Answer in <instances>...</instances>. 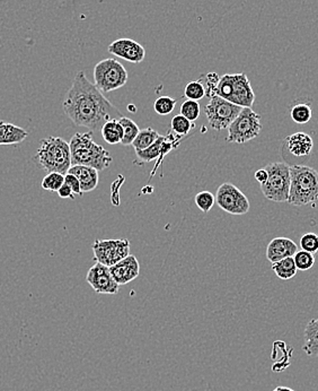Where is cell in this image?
<instances>
[{
	"instance_id": "obj_3",
	"label": "cell",
	"mask_w": 318,
	"mask_h": 391,
	"mask_svg": "<svg viewBox=\"0 0 318 391\" xmlns=\"http://www.w3.org/2000/svg\"><path fill=\"white\" fill-rule=\"evenodd\" d=\"M317 200V171L306 165L290 167V191L288 199L290 205H313Z\"/></svg>"
},
{
	"instance_id": "obj_32",
	"label": "cell",
	"mask_w": 318,
	"mask_h": 391,
	"mask_svg": "<svg viewBox=\"0 0 318 391\" xmlns=\"http://www.w3.org/2000/svg\"><path fill=\"white\" fill-rule=\"evenodd\" d=\"M199 80H201V83L204 84L206 97H209V99L216 97L217 86H218L220 80L219 75L217 73H209L204 76L202 75Z\"/></svg>"
},
{
	"instance_id": "obj_9",
	"label": "cell",
	"mask_w": 318,
	"mask_h": 391,
	"mask_svg": "<svg viewBox=\"0 0 318 391\" xmlns=\"http://www.w3.org/2000/svg\"><path fill=\"white\" fill-rule=\"evenodd\" d=\"M242 106H236L234 103L216 95L211 97L206 106L204 112L211 128L220 132L223 129H228L232 122L242 112Z\"/></svg>"
},
{
	"instance_id": "obj_8",
	"label": "cell",
	"mask_w": 318,
	"mask_h": 391,
	"mask_svg": "<svg viewBox=\"0 0 318 391\" xmlns=\"http://www.w3.org/2000/svg\"><path fill=\"white\" fill-rule=\"evenodd\" d=\"M262 130L261 116L252 108H243L242 112L228 127L227 141L245 144L260 135Z\"/></svg>"
},
{
	"instance_id": "obj_29",
	"label": "cell",
	"mask_w": 318,
	"mask_h": 391,
	"mask_svg": "<svg viewBox=\"0 0 318 391\" xmlns=\"http://www.w3.org/2000/svg\"><path fill=\"white\" fill-rule=\"evenodd\" d=\"M176 103H178V99H172V97H159L155 101L154 109L159 116H167L175 109Z\"/></svg>"
},
{
	"instance_id": "obj_12",
	"label": "cell",
	"mask_w": 318,
	"mask_h": 391,
	"mask_svg": "<svg viewBox=\"0 0 318 391\" xmlns=\"http://www.w3.org/2000/svg\"><path fill=\"white\" fill-rule=\"evenodd\" d=\"M86 282L99 294L115 295L120 291V285L112 277L110 268L102 263H96L89 270L86 276Z\"/></svg>"
},
{
	"instance_id": "obj_18",
	"label": "cell",
	"mask_w": 318,
	"mask_h": 391,
	"mask_svg": "<svg viewBox=\"0 0 318 391\" xmlns=\"http://www.w3.org/2000/svg\"><path fill=\"white\" fill-rule=\"evenodd\" d=\"M169 136H160L153 145L143 151H137L138 158L143 163H149L151 161L162 157L172 150V141H169Z\"/></svg>"
},
{
	"instance_id": "obj_10",
	"label": "cell",
	"mask_w": 318,
	"mask_h": 391,
	"mask_svg": "<svg viewBox=\"0 0 318 391\" xmlns=\"http://www.w3.org/2000/svg\"><path fill=\"white\" fill-rule=\"evenodd\" d=\"M130 241L127 239L119 240H96L93 244L94 259L104 266H113L130 254Z\"/></svg>"
},
{
	"instance_id": "obj_34",
	"label": "cell",
	"mask_w": 318,
	"mask_h": 391,
	"mask_svg": "<svg viewBox=\"0 0 318 391\" xmlns=\"http://www.w3.org/2000/svg\"><path fill=\"white\" fill-rule=\"evenodd\" d=\"M300 248L302 250L308 251L315 254L318 251V235L313 232L306 233L300 239Z\"/></svg>"
},
{
	"instance_id": "obj_25",
	"label": "cell",
	"mask_w": 318,
	"mask_h": 391,
	"mask_svg": "<svg viewBox=\"0 0 318 391\" xmlns=\"http://www.w3.org/2000/svg\"><path fill=\"white\" fill-rule=\"evenodd\" d=\"M290 116L293 121L299 125H305L310 121L313 116V110L307 103H298L293 106Z\"/></svg>"
},
{
	"instance_id": "obj_2",
	"label": "cell",
	"mask_w": 318,
	"mask_h": 391,
	"mask_svg": "<svg viewBox=\"0 0 318 391\" xmlns=\"http://www.w3.org/2000/svg\"><path fill=\"white\" fill-rule=\"evenodd\" d=\"M71 165H85L97 171L108 169L112 164L111 154L93 141V132H77L69 141Z\"/></svg>"
},
{
	"instance_id": "obj_6",
	"label": "cell",
	"mask_w": 318,
	"mask_h": 391,
	"mask_svg": "<svg viewBox=\"0 0 318 391\" xmlns=\"http://www.w3.org/2000/svg\"><path fill=\"white\" fill-rule=\"evenodd\" d=\"M267 180L261 185L265 198L274 202H288L290 191V165L284 162H273L265 167Z\"/></svg>"
},
{
	"instance_id": "obj_14",
	"label": "cell",
	"mask_w": 318,
	"mask_h": 391,
	"mask_svg": "<svg viewBox=\"0 0 318 391\" xmlns=\"http://www.w3.org/2000/svg\"><path fill=\"white\" fill-rule=\"evenodd\" d=\"M110 272L119 285H127V283L132 282L139 276L140 265L136 256L129 254L121 261L110 267Z\"/></svg>"
},
{
	"instance_id": "obj_30",
	"label": "cell",
	"mask_w": 318,
	"mask_h": 391,
	"mask_svg": "<svg viewBox=\"0 0 318 391\" xmlns=\"http://www.w3.org/2000/svg\"><path fill=\"white\" fill-rule=\"evenodd\" d=\"M184 97H188V99H193V101H199V99H204L206 97V90H204V84L201 83L200 80L186 84Z\"/></svg>"
},
{
	"instance_id": "obj_13",
	"label": "cell",
	"mask_w": 318,
	"mask_h": 391,
	"mask_svg": "<svg viewBox=\"0 0 318 391\" xmlns=\"http://www.w3.org/2000/svg\"><path fill=\"white\" fill-rule=\"evenodd\" d=\"M111 55L129 61L132 64H140L146 58V50L140 43L132 39H118L108 47Z\"/></svg>"
},
{
	"instance_id": "obj_17",
	"label": "cell",
	"mask_w": 318,
	"mask_h": 391,
	"mask_svg": "<svg viewBox=\"0 0 318 391\" xmlns=\"http://www.w3.org/2000/svg\"><path fill=\"white\" fill-rule=\"evenodd\" d=\"M68 174L76 176L83 193L95 190L99 186V171L85 165H71Z\"/></svg>"
},
{
	"instance_id": "obj_33",
	"label": "cell",
	"mask_w": 318,
	"mask_h": 391,
	"mask_svg": "<svg viewBox=\"0 0 318 391\" xmlns=\"http://www.w3.org/2000/svg\"><path fill=\"white\" fill-rule=\"evenodd\" d=\"M195 202L197 209L204 213H209L216 202V197L210 191H201L195 196Z\"/></svg>"
},
{
	"instance_id": "obj_37",
	"label": "cell",
	"mask_w": 318,
	"mask_h": 391,
	"mask_svg": "<svg viewBox=\"0 0 318 391\" xmlns=\"http://www.w3.org/2000/svg\"><path fill=\"white\" fill-rule=\"evenodd\" d=\"M255 179L258 181L260 185H263L267 180V171L265 170V167L263 169H260V170L255 172Z\"/></svg>"
},
{
	"instance_id": "obj_4",
	"label": "cell",
	"mask_w": 318,
	"mask_h": 391,
	"mask_svg": "<svg viewBox=\"0 0 318 391\" xmlns=\"http://www.w3.org/2000/svg\"><path fill=\"white\" fill-rule=\"evenodd\" d=\"M36 158L48 174L58 172L66 176L71 167L69 143L60 137L45 138L38 148Z\"/></svg>"
},
{
	"instance_id": "obj_21",
	"label": "cell",
	"mask_w": 318,
	"mask_h": 391,
	"mask_svg": "<svg viewBox=\"0 0 318 391\" xmlns=\"http://www.w3.org/2000/svg\"><path fill=\"white\" fill-rule=\"evenodd\" d=\"M103 139L110 145L121 144L123 139L124 132L123 127L117 119L110 120L103 125L102 129Z\"/></svg>"
},
{
	"instance_id": "obj_26",
	"label": "cell",
	"mask_w": 318,
	"mask_h": 391,
	"mask_svg": "<svg viewBox=\"0 0 318 391\" xmlns=\"http://www.w3.org/2000/svg\"><path fill=\"white\" fill-rule=\"evenodd\" d=\"M64 183V174H58V172H50L42 180L41 186L45 190L57 193Z\"/></svg>"
},
{
	"instance_id": "obj_15",
	"label": "cell",
	"mask_w": 318,
	"mask_h": 391,
	"mask_svg": "<svg viewBox=\"0 0 318 391\" xmlns=\"http://www.w3.org/2000/svg\"><path fill=\"white\" fill-rule=\"evenodd\" d=\"M298 251V246L288 237H274L267 244V258L270 263H277L279 260L293 257Z\"/></svg>"
},
{
	"instance_id": "obj_31",
	"label": "cell",
	"mask_w": 318,
	"mask_h": 391,
	"mask_svg": "<svg viewBox=\"0 0 318 391\" xmlns=\"http://www.w3.org/2000/svg\"><path fill=\"white\" fill-rule=\"evenodd\" d=\"M181 115L190 121H195L200 117L201 108L197 101L193 99H186L181 106Z\"/></svg>"
},
{
	"instance_id": "obj_35",
	"label": "cell",
	"mask_w": 318,
	"mask_h": 391,
	"mask_svg": "<svg viewBox=\"0 0 318 391\" xmlns=\"http://www.w3.org/2000/svg\"><path fill=\"white\" fill-rule=\"evenodd\" d=\"M64 183L68 185V186L71 187V189H73V193L76 196H83V191L80 189V183L77 179L76 176H73V174H67L64 176Z\"/></svg>"
},
{
	"instance_id": "obj_28",
	"label": "cell",
	"mask_w": 318,
	"mask_h": 391,
	"mask_svg": "<svg viewBox=\"0 0 318 391\" xmlns=\"http://www.w3.org/2000/svg\"><path fill=\"white\" fill-rule=\"evenodd\" d=\"M171 127H172V132H175L176 135L185 136L188 135V132L195 128V125L188 119L185 118L182 115H178L172 119Z\"/></svg>"
},
{
	"instance_id": "obj_22",
	"label": "cell",
	"mask_w": 318,
	"mask_h": 391,
	"mask_svg": "<svg viewBox=\"0 0 318 391\" xmlns=\"http://www.w3.org/2000/svg\"><path fill=\"white\" fill-rule=\"evenodd\" d=\"M272 270L279 279H283V281L293 279L298 272L293 257L284 258V259L279 260L277 263H272Z\"/></svg>"
},
{
	"instance_id": "obj_19",
	"label": "cell",
	"mask_w": 318,
	"mask_h": 391,
	"mask_svg": "<svg viewBox=\"0 0 318 391\" xmlns=\"http://www.w3.org/2000/svg\"><path fill=\"white\" fill-rule=\"evenodd\" d=\"M29 132L10 122L0 121V145L19 144L25 141Z\"/></svg>"
},
{
	"instance_id": "obj_24",
	"label": "cell",
	"mask_w": 318,
	"mask_h": 391,
	"mask_svg": "<svg viewBox=\"0 0 318 391\" xmlns=\"http://www.w3.org/2000/svg\"><path fill=\"white\" fill-rule=\"evenodd\" d=\"M119 122L123 127L124 132L121 144L123 146H130L134 143L136 137H137L139 132H140V129H139L137 123L134 120H131V119L127 118V117H121V118L119 119Z\"/></svg>"
},
{
	"instance_id": "obj_36",
	"label": "cell",
	"mask_w": 318,
	"mask_h": 391,
	"mask_svg": "<svg viewBox=\"0 0 318 391\" xmlns=\"http://www.w3.org/2000/svg\"><path fill=\"white\" fill-rule=\"evenodd\" d=\"M57 193L60 198L64 199H75V196H76L73 193V189H71V187L66 185V183L62 185V187H61L60 189L58 190Z\"/></svg>"
},
{
	"instance_id": "obj_38",
	"label": "cell",
	"mask_w": 318,
	"mask_h": 391,
	"mask_svg": "<svg viewBox=\"0 0 318 391\" xmlns=\"http://www.w3.org/2000/svg\"><path fill=\"white\" fill-rule=\"evenodd\" d=\"M273 391H295L291 388H288V387H283V386H279L277 388L274 389Z\"/></svg>"
},
{
	"instance_id": "obj_7",
	"label": "cell",
	"mask_w": 318,
	"mask_h": 391,
	"mask_svg": "<svg viewBox=\"0 0 318 391\" xmlns=\"http://www.w3.org/2000/svg\"><path fill=\"white\" fill-rule=\"evenodd\" d=\"M94 85L103 94L119 90L127 84V71L120 61L103 59L94 68Z\"/></svg>"
},
{
	"instance_id": "obj_11",
	"label": "cell",
	"mask_w": 318,
	"mask_h": 391,
	"mask_svg": "<svg viewBox=\"0 0 318 391\" xmlns=\"http://www.w3.org/2000/svg\"><path fill=\"white\" fill-rule=\"evenodd\" d=\"M215 197L217 205L232 215H245L251 209L247 197L230 182L223 183Z\"/></svg>"
},
{
	"instance_id": "obj_23",
	"label": "cell",
	"mask_w": 318,
	"mask_h": 391,
	"mask_svg": "<svg viewBox=\"0 0 318 391\" xmlns=\"http://www.w3.org/2000/svg\"><path fill=\"white\" fill-rule=\"evenodd\" d=\"M159 137H160L159 132L154 130L153 128L143 129L132 143V147L136 150V152L143 151L149 147L150 145H153Z\"/></svg>"
},
{
	"instance_id": "obj_1",
	"label": "cell",
	"mask_w": 318,
	"mask_h": 391,
	"mask_svg": "<svg viewBox=\"0 0 318 391\" xmlns=\"http://www.w3.org/2000/svg\"><path fill=\"white\" fill-rule=\"evenodd\" d=\"M64 111L78 127L99 132L106 122L121 118V112L112 104L84 71L77 73L64 101Z\"/></svg>"
},
{
	"instance_id": "obj_16",
	"label": "cell",
	"mask_w": 318,
	"mask_h": 391,
	"mask_svg": "<svg viewBox=\"0 0 318 391\" xmlns=\"http://www.w3.org/2000/svg\"><path fill=\"white\" fill-rule=\"evenodd\" d=\"M286 148L291 154L297 157L308 156L314 148L313 138L306 132H295L286 138Z\"/></svg>"
},
{
	"instance_id": "obj_20",
	"label": "cell",
	"mask_w": 318,
	"mask_h": 391,
	"mask_svg": "<svg viewBox=\"0 0 318 391\" xmlns=\"http://www.w3.org/2000/svg\"><path fill=\"white\" fill-rule=\"evenodd\" d=\"M308 356H318V318L309 321L305 328V344L302 347Z\"/></svg>"
},
{
	"instance_id": "obj_27",
	"label": "cell",
	"mask_w": 318,
	"mask_h": 391,
	"mask_svg": "<svg viewBox=\"0 0 318 391\" xmlns=\"http://www.w3.org/2000/svg\"><path fill=\"white\" fill-rule=\"evenodd\" d=\"M293 260L296 263L297 270L305 272L312 270L315 265V254H310L308 251L299 250L293 256Z\"/></svg>"
},
{
	"instance_id": "obj_5",
	"label": "cell",
	"mask_w": 318,
	"mask_h": 391,
	"mask_svg": "<svg viewBox=\"0 0 318 391\" xmlns=\"http://www.w3.org/2000/svg\"><path fill=\"white\" fill-rule=\"evenodd\" d=\"M216 95L242 108H252L255 102L254 91L247 75L226 74L220 78Z\"/></svg>"
},
{
	"instance_id": "obj_39",
	"label": "cell",
	"mask_w": 318,
	"mask_h": 391,
	"mask_svg": "<svg viewBox=\"0 0 318 391\" xmlns=\"http://www.w3.org/2000/svg\"><path fill=\"white\" fill-rule=\"evenodd\" d=\"M127 110H129V111H134V112H136V111H137V110H136V108H134L132 104H130V106H127Z\"/></svg>"
}]
</instances>
